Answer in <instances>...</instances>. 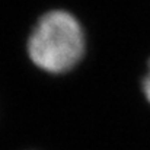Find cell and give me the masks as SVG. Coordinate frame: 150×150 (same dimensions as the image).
Masks as SVG:
<instances>
[{
	"mask_svg": "<svg viewBox=\"0 0 150 150\" xmlns=\"http://www.w3.org/2000/svg\"><path fill=\"white\" fill-rule=\"evenodd\" d=\"M26 51L31 61L41 70L69 71L79 63L85 51L82 26L69 12H48L32 28Z\"/></svg>",
	"mask_w": 150,
	"mask_h": 150,
	"instance_id": "6da1fadb",
	"label": "cell"
},
{
	"mask_svg": "<svg viewBox=\"0 0 150 150\" xmlns=\"http://www.w3.org/2000/svg\"><path fill=\"white\" fill-rule=\"evenodd\" d=\"M143 88H144V93H146V98L150 102V64H149V73L144 79V83H143Z\"/></svg>",
	"mask_w": 150,
	"mask_h": 150,
	"instance_id": "7a4b0ae2",
	"label": "cell"
}]
</instances>
